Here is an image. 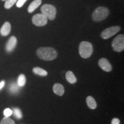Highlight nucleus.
I'll return each mask as SVG.
<instances>
[{
	"label": "nucleus",
	"instance_id": "5",
	"mask_svg": "<svg viewBox=\"0 0 124 124\" xmlns=\"http://www.w3.org/2000/svg\"><path fill=\"white\" fill-rule=\"evenodd\" d=\"M112 48L113 50L116 52H120L124 49V35H118L113 40Z\"/></svg>",
	"mask_w": 124,
	"mask_h": 124
},
{
	"label": "nucleus",
	"instance_id": "19",
	"mask_svg": "<svg viewBox=\"0 0 124 124\" xmlns=\"http://www.w3.org/2000/svg\"><path fill=\"white\" fill-rule=\"evenodd\" d=\"M0 124H15V122L12 119L9 117H4L1 120Z\"/></svg>",
	"mask_w": 124,
	"mask_h": 124
},
{
	"label": "nucleus",
	"instance_id": "8",
	"mask_svg": "<svg viewBox=\"0 0 124 124\" xmlns=\"http://www.w3.org/2000/svg\"><path fill=\"white\" fill-rule=\"evenodd\" d=\"M99 66L103 71L106 72H110L112 70V66L110 62L105 58H101L98 62Z\"/></svg>",
	"mask_w": 124,
	"mask_h": 124
},
{
	"label": "nucleus",
	"instance_id": "4",
	"mask_svg": "<svg viewBox=\"0 0 124 124\" xmlns=\"http://www.w3.org/2000/svg\"><path fill=\"white\" fill-rule=\"evenodd\" d=\"M41 12L48 19L54 20L56 15V9L54 5L44 4L41 8Z\"/></svg>",
	"mask_w": 124,
	"mask_h": 124
},
{
	"label": "nucleus",
	"instance_id": "17",
	"mask_svg": "<svg viewBox=\"0 0 124 124\" xmlns=\"http://www.w3.org/2000/svg\"><path fill=\"white\" fill-rule=\"evenodd\" d=\"M17 0H6L5 3L4 7L7 9H10V8L13 6V5L16 3Z\"/></svg>",
	"mask_w": 124,
	"mask_h": 124
},
{
	"label": "nucleus",
	"instance_id": "1",
	"mask_svg": "<svg viewBox=\"0 0 124 124\" xmlns=\"http://www.w3.org/2000/svg\"><path fill=\"white\" fill-rule=\"evenodd\" d=\"M36 55L40 59L51 61L58 56V52L52 47H40L36 51Z\"/></svg>",
	"mask_w": 124,
	"mask_h": 124
},
{
	"label": "nucleus",
	"instance_id": "7",
	"mask_svg": "<svg viewBox=\"0 0 124 124\" xmlns=\"http://www.w3.org/2000/svg\"><path fill=\"white\" fill-rule=\"evenodd\" d=\"M32 21L37 27H43L48 23V18L42 13L36 14L32 17Z\"/></svg>",
	"mask_w": 124,
	"mask_h": 124
},
{
	"label": "nucleus",
	"instance_id": "18",
	"mask_svg": "<svg viewBox=\"0 0 124 124\" xmlns=\"http://www.w3.org/2000/svg\"><path fill=\"white\" fill-rule=\"evenodd\" d=\"M20 86L18 85L17 83H12V84L10 86V92L12 93H16L17 92H18V91L20 89Z\"/></svg>",
	"mask_w": 124,
	"mask_h": 124
},
{
	"label": "nucleus",
	"instance_id": "15",
	"mask_svg": "<svg viewBox=\"0 0 124 124\" xmlns=\"http://www.w3.org/2000/svg\"><path fill=\"white\" fill-rule=\"evenodd\" d=\"M33 72L35 74H37V75L42 76V77L46 76L48 74V72L45 70L41 69L40 67H35L33 69Z\"/></svg>",
	"mask_w": 124,
	"mask_h": 124
},
{
	"label": "nucleus",
	"instance_id": "20",
	"mask_svg": "<svg viewBox=\"0 0 124 124\" xmlns=\"http://www.w3.org/2000/svg\"><path fill=\"white\" fill-rule=\"evenodd\" d=\"M13 113L15 114V116L18 119H21L23 117L22 113L19 108H15L13 110Z\"/></svg>",
	"mask_w": 124,
	"mask_h": 124
},
{
	"label": "nucleus",
	"instance_id": "11",
	"mask_svg": "<svg viewBox=\"0 0 124 124\" xmlns=\"http://www.w3.org/2000/svg\"><path fill=\"white\" fill-rule=\"evenodd\" d=\"M53 91L59 96H62L64 93V87L60 83H55L53 86Z\"/></svg>",
	"mask_w": 124,
	"mask_h": 124
},
{
	"label": "nucleus",
	"instance_id": "9",
	"mask_svg": "<svg viewBox=\"0 0 124 124\" xmlns=\"http://www.w3.org/2000/svg\"><path fill=\"white\" fill-rule=\"evenodd\" d=\"M17 40L15 36H12L9 39L6 46V49L8 52H11L15 49L17 45Z\"/></svg>",
	"mask_w": 124,
	"mask_h": 124
},
{
	"label": "nucleus",
	"instance_id": "14",
	"mask_svg": "<svg viewBox=\"0 0 124 124\" xmlns=\"http://www.w3.org/2000/svg\"><path fill=\"white\" fill-rule=\"evenodd\" d=\"M87 105L91 109H95L97 108V103L95 100L91 96H89L86 98Z\"/></svg>",
	"mask_w": 124,
	"mask_h": 124
},
{
	"label": "nucleus",
	"instance_id": "24",
	"mask_svg": "<svg viewBox=\"0 0 124 124\" xmlns=\"http://www.w3.org/2000/svg\"><path fill=\"white\" fill-rule=\"evenodd\" d=\"M4 85H5V82L4 81H2L1 82V83H0V90H1L3 87H4Z\"/></svg>",
	"mask_w": 124,
	"mask_h": 124
},
{
	"label": "nucleus",
	"instance_id": "6",
	"mask_svg": "<svg viewBox=\"0 0 124 124\" xmlns=\"http://www.w3.org/2000/svg\"><path fill=\"white\" fill-rule=\"evenodd\" d=\"M120 30L121 27L119 26H113L105 29L101 34V36L103 39H108L117 34Z\"/></svg>",
	"mask_w": 124,
	"mask_h": 124
},
{
	"label": "nucleus",
	"instance_id": "12",
	"mask_svg": "<svg viewBox=\"0 0 124 124\" xmlns=\"http://www.w3.org/2000/svg\"><path fill=\"white\" fill-rule=\"evenodd\" d=\"M41 0H34L29 5L28 8V12L29 13H32L41 4Z\"/></svg>",
	"mask_w": 124,
	"mask_h": 124
},
{
	"label": "nucleus",
	"instance_id": "25",
	"mask_svg": "<svg viewBox=\"0 0 124 124\" xmlns=\"http://www.w3.org/2000/svg\"><path fill=\"white\" fill-rule=\"evenodd\" d=\"M2 1H5L6 0H2Z\"/></svg>",
	"mask_w": 124,
	"mask_h": 124
},
{
	"label": "nucleus",
	"instance_id": "13",
	"mask_svg": "<svg viewBox=\"0 0 124 124\" xmlns=\"http://www.w3.org/2000/svg\"><path fill=\"white\" fill-rule=\"evenodd\" d=\"M66 79L71 84H74L77 82V79L73 72L71 71H68L66 74Z\"/></svg>",
	"mask_w": 124,
	"mask_h": 124
},
{
	"label": "nucleus",
	"instance_id": "2",
	"mask_svg": "<svg viewBox=\"0 0 124 124\" xmlns=\"http://www.w3.org/2000/svg\"><path fill=\"white\" fill-rule=\"evenodd\" d=\"M93 52V46L91 43L82 41L79 46V53L82 58L87 59L90 58Z\"/></svg>",
	"mask_w": 124,
	"mask_h": 124
},
{
	"label": "nucleus",
	"instance_id": "23",
	"mask_svg": "<svg viewBox=\"0 0 124 124\" xmlns=\"http://www.w3.org/2000/svg\"><path fill=\"white\" fill-rule=\"evenodd\" d=\"M120 121L117 118H114L111 121V124H120Z\"/></svg>",
	"mask_w": 124,
	"mask_h": 124
},
{
	"label": "nucleus",
	"instance_id": "3",
	"mask_svg": "<svg viewBox=\"0 0 124 124\" xmlns=\"http://www.w3.org/2000/svg\"><path fill=\"white\" fill-rule=\"evenodd\" d=\"M109 15V10L108 8L100 7L97 8L92 14L93 20L95 22H100L108 17Z\"/></svg>",
	"mask_w": 124,
	"mask_h": 124
},
{
	"label": "nucleus",
	"instance_id": "16",
	"mask_svg": "<svg viewBox=\"0 0 124 124\" xmlns=\"http://www.w3.org/2000/svg\"><path fill=\"white\" fill-rule=\"evenodd\" d=\"M26 83V77L24 74H20L18 78L17 84L20 87L24 86Z\"/></svg>",
	"mask_w": 124,
	"mask_h": 124
},
{
	"label": "nucleus",
	"instance_id": "10",
	"mask_svg": "<svg viewBox=\"0 0 124 124\" xmlns=\"http://www.w3.org/2000/svg\"><path fill=\"white\" fill-rule=\"evenodd\" d=\"M11 31V25L9 22H5L0 30L1 35L3 36H7Z\"/></svg>",
	"mask_w": 124,
	"mask_h": 124
},
{
	"label": "nucleus",
	"instance_id": "22",
	"mask_svg": "<svg viewBox=\"0 0 124 124\" xmlns=\"http://www.w3.org/2000/svg\"><path fill=\"white\" fill-rule=\"evenodd\" d=\"M27 0H17L16 2V6L17 8L22 7L24 4L27 2Z\"/></svg>",
	"mask_w": 124,
	"mask_h": 124
},
{
	"label": "nucleus",
	"instance_id": "21",
	"mask_svg": "<svg viewBox=\"0 0 124 124\" xmlns=\"http://www.w3.org/2000/svg\"><path fill=\"white\" fill-rule=\"evenodd\" d=\"M12 113H13V111H12V110L10 109V108H6V109L4 111V116H5L6 117H9V116H11L12 114Z\"/></svg>",
	"mask_w": 124,
	"mask_h": 124
}]
</instances>
